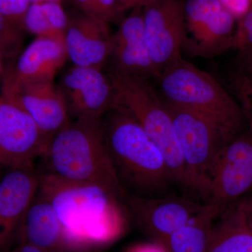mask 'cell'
I'll return each instance as SVG.
<instances>
[{
	"label": "cell",
	"instance_id": "1",
	"mask_svg": "<svg viewBox=\"0 0 252 252\" xmlns=\"http://www.w3.org/2000/svg\"><path fill=\"white\" fill-rule=\"evenodd\" d=\"M38 193L54 206L70 252L106 248L127 230L126 198L104 186L40 172Z\"/></svg>",
	"mask_w": 252,
	"mask_h": 252
},
{
	"label": "cell",
	"instance_id": "2",
	"mask_svg": "<svg viewBox=\"0 0 252 252\" xmlns=\"http://www.w3.org/2000/svg\"><path fill=\"white\" fill-rule=\"evenodd\" d=\"M41 158V172L102 185L127 199L113 163L102 119H71L53 136Z\"/></svg>",
	"mask_w": 252,
	"mask_h": 252
},
{
	"label": "cell",
	"instance_id": "3",
	"mask_svg": "<svg viewBox=\"0 0 252 252\" xmlns=\"http://www.w3.org/2000/svg\"><path fill=\"white\" fill-rule=\"evenodd\" d=\"M102 122L122 182L147 190L162 188L172 180L161 152L130 114L113 108L102 117Z\"/></svg>",
	"mask_w": 252,
	"mask_h": 252
},
{
	"label": "cell",
	"instance_id": "4",
	"mask_svg": "<svg viewBox=\"0 0 252 252\" xmlns=\"http://www.w3.org/2000/svg\"><path fill=\"white\" fill-rule=\"evenodd\" d=\"M162 99L210 118L238 137L248 128L240 104L208 73L183 59L157 78Z\"/></svg>",
	"mask_w": 252,
	"mask_h": 252
},
{
	"label": "cell",
	"instance_id": "5",
	"mask_svg": "<svg viewBox=\"0 0 252 252\" xmlns=\"http://www.w3.org/2000/svg\"><path fill=\"white\" fill-rule=\"evenodd\" d=\"M108 74L115 92L114 108L125 111L140 124L163 156L172 180L191 189L171 116L149 79Z\"/></svg>",
	"mask_w": 252,
	"mask_h": 252
},
{
	"label": "cell",
	"instance_id": "6",
	"mask_svg": "<svg viewBox=\"0 0 252 252\" xmlns=\"http://www.w3.org/2000/svg\"><path fill=\"white\" fill-rule=\"evenodd\" d=\"M163 102L171 116L191 189L204 197L215 158L238 137L200 113Z\"/></svg>",
	"mask_w": 252,
	"mask_h": 252
},
{
	"label": "cell",
	"instance_id": "7",
	"mask_svg": "<svg viewBox=\"0 0 252 252\" xmlns=\"http://www.w3.org/2000/svg\"><path fill=\"white\" fill-rule=\"evenodd\" d=\"M252 191V130L223 147L215 158L207 177L204 197L226 210Z\"/></svg>",
	"mask_w": 252,
	"mask_h": 252
},
{
	"label": "cell",
	"instance_id": "8",
	"mask_svg": "<svg viewBox=\"0 0 252 252\" xmlns=\"http://www.w3.org/2000/svg\"><path fill=\"white\" fill-rule=\"evenodd\" d=\"M182 49L191 56L210 58L230 49L238 19L220 0H185Z\"/></svg>",
	"mask_w": 252,
	"mask_h": 252
},
{
	"label": "cell",
	"instance_id": "9",
	"mask_svg": "<svg viewBox=\"0 0 252 252\" xmlns=\"http://www.w3.org/2000/svg\"><path fill=\"white\" fill-rule=\"evenodd\" d=\"M185 0H149L142 6L144 32L158 77L182 59Z\"/></svg>",
	"mask_w": 252,
	"mask_h": 252
},
{
	"label": "cell",
	"instance_id": "10",
	"mask_svg": "<svg viewBox=\"0 0 252 252\" xmlns=\"http://www.w3.org/2000/svg\"><path fill=\"white\" fill-rule=\"evenodd\" d=\"M58 86L70 119H102L114 108V84L104 69L73 65L63 73Z\"/></svg>",
	"mask_w": 252,
	"mask_h": 252
},
{
	"label": "cell",
	"instance_id": "11",
	"mask_svg": "<svg viewBox=\"0 0 252 252\" xmlns=\"http://www.w3.org/2000/svg\"><path fill=\"white\" fill-rule=\"evenodd\" d=\"M50 140L32 118L18 106L1 98L0 102V167L34 165L42 157Z\"/></svg>",
	"mask_w": 252,
	"mask_h": 252
},
{
	"label": "cell",
	"instance_id": "12",
	"mask_svg": "<svg viewBox=\"0 0 252 252\" xmlns=\"http://www.w3.org/2000/svg\"><path fill=\"white\" fill-rule=\"evenodd\" d=\"M1 79V98L28 113L50 140L71 120L54 81L18 82L5 73Z\"/></svg>",
	"mask_w": 252,
	"mask_h": 252
},
{
	"label": "cell",
	"instance_id": "13",
	"mask_svg": "<svg viewBox=\"0 0 252 252\" xmlns=\"http://www.w3.org/2000/svg\"><path fill=\"white\" fill-rule=\"evenodd\" d=\"M106 67L109 74L148 79L158 77L146 40L142 7L132 9L112 34Z\"/></svg>",
	"mask_w": 252,
	"mask_h": 252
},
{
	"label": "cell",
	"instance_id": "14",
	"mask_svg": "<svg viewBox=\"0 0 252 252\" xmlns=\"http://www.w3.org/2000/svg\"><path fill=\"white\" fill-rule=\"evenodd\" d=\"M126 202L136 222L154 242L158 243L187 223L205 205L177 197L132 196Z\"/></svg>",
	"mask_w": 252,
	"mask_h": 252
},
{
	"label": "cell",
	"instance_id": "15",
	"mask_svg": "<svg viewBox=\"0 0 252 252\" xmlns=\"http://www.w3.org/2000/svg\"><path fill=\"white\" fill-rule=\"evenodd\" d=\"M34 165L9 169L0 180V251L9 246L39 190Z\"/></svg>",
	"mask_w": 252,
	"mask_h": 252
},
{
	"label": "cell",
	"instance_id": "16",
	"mask_svg": "<svg viewBox=\"0 0 252 252\" xmlns=\"http://www.w3.org/2000/svg\"><path fill=\"white\" fill-rule=\"evenodd\" d=\"M112 37L107 23L82 12L69 18L64 38L68 59L75 66L104 69Z\"/></svg>",
	"mask_w": 252,
	"mask_h": 252
},
{
	"label": "cell",
	"instance_id": "17",
	"mask_svg": "<svg viewBox=\"0 0 252 252\" xmlns=\"http://www.w3.org/2000/svg\"><path fill=\"white\" fill-rule=\"evenodd\" d=\"M68 59L63 41L36 37L20 55L14 67L4 70L18 82L54 81Z\"/></svg>",
	"mask_w": 252,
	"mask_h": 252
},
{
	"label": "cell",
	"instance_id": "18",
	"mask_svg": "<svg viewBox=\"0 0 252 252\" xmlns=\"http://www.w3.org/2000/svg\"><path fill=\"white\" fill-rule=\"evenodd\" d=\"M16 237L18 241L46 250L70 252L54 206L38 193L23 217Z\"/></svg>",
	"mask_w": 252,
	"mask_h": 252
},
{
	"label": "cell",
	"instance_id": "19",
	"mask_svg": "<svg viewBox=\"0 0 252 252\" xmlns=\"http://www.w3.org/2000/svg\"><path fill=\"white\" fill-rule=\"evenodd\" d=\"M225 210L216 204L205 203L195 216L160 244L167 252H207L215 221Z\"/></svg>",
	"mask_w": 252,
	"mask_h": 252
},
{
	"label": "cell",
	"instance_id": "20",
	"mask_svg": "<svg viewBox=\"0 0 252 252\" xmlns=\"http://www.w3.org/2000/svg\"><path fill=\"white\" fill-rule=\"evenodd\" d=\"M220 218L207 252H252V225L240 201Z\"/></svg>",
	"mask_w": 252,
	"mask_h": 252
},
{
	"label": "cell",
	"instance_id": "21",
	"mask_svg": "<svg viewBox=\"0 0 252 252\" xmlns=\"http://www.w3.org/2000/svg\"><path fill=\"white\" fill-rule=\"evenodd\" d=\"M81 12L107 24L120 25L127 11L119 0H74Z\"/></svg>",
	"mask_w": 252,
	"mask_h": 252
},
{
	"label": "cell",
	"instance_id": "22",
	"mask_svg": "<svg viewBox=\"0 0 252 252\" xmlns=\"http://www.w3.org/2000/svg\"><path fill=\"white\" fill-rule=\"evenodd\" d=\"M25 30L36 37L50 38L64 42L50 23L41 3H32L25 20Z\"/></svg>",
	"mask_w": 252,
	"mask_h": 252
},
{
	"label": "cell",
	"instance_id": "23",
	"mask_svg": "<svg viewBox=\"0 0 252 252\" xmlns=\"http://www.w3.org/2000/svg\"><path fill=\"white\" fill-rule=\"evenodd\" d=\"M31 0H0V13L8 23L21 31L25 30V20Z\"/></svg>",
	"mask_w": 252,
	"mask_h": 252
},
{
	"label": "cell",
	"instance_id": "24",
	"mask_svg": "<svg viewBox=\"0 0 252 252\" xmlns=\"http://www.w3.org/2000/svg\"><path fill=\"white\" fill-rule=\"evenodd\" d=\"M22 39V31L11 26L0 13V49L4 59H11L17 54Z\"/></svg>",
	"mask_w": 252,
	"mask_h": 252
},
{
	"label": "cell",
	"instance_id": "25",
	"mask_svg": "<svg viewBox=\"0 0 252 252\" xmlns=\"http://www.w3.org/2000/svg\"><path fill=\"white\" fill-rule=\"evenodd\" d=\"M230 49L240 52L252 51V5L237 22L236 31L232 39Z\"/></svg>",
	"mask_w": 252,
	"mask_h": 252
},
{
	"label": "cell",
	"instance_id": "26",
	"mask_svg": "<svg viewBox=\"0 0 252 252\" xmlns=\"http://www.w3.org/2000/svg\"><path fill=\"white\" fill-rule=\"evenodd\" d=\"M41 4L54 31L64 40V33L69 22V17L64 12L61 2L48 1L41 3Z\"/></svg>",
	"mask_w": 252,
	"mask_h": 252
},
{
	"label": "cell",
	"instance_id": "27",
	"mask_svg": "<svg viewBox=\"0 0 252 252\" xmlns=\"http://www.w3.org/2000/svg\"><path fill=\"white\" fill-rule=\"evenodd\" d=\"M235 89L240 106L246 117L248 127L252 130V82L240 74L235 82Z\"/></svg>",
	"mask_w": 252,
	"mask_h": 252
},
{
	"label": "cell",
	"instance_id": "28",
	"mask_svg": "<svg viewBox=\"0 0 252 252\" xmlns=\"http://www.w3.org/2000/svg\"><path fill=\"white\" fill-rule=\"evenodd\" d=\"M237 19L242 16L252 5V0H220Z\"/></svg>",
	"mask_w": 252,
	"mask_h": 252
},
{
	"label": "cell",
	"instance_id": "29",
	"mask_svg": "<svg viewBox=\"0 0 252 252\" xmlns=\"http://www.w3.org/2000/svg\"><path fill=\"white\" fill-rule=\"evenodd\" d=\"M128 252H167L165 248L158 243L140 244L131 248Z\"/></svg>",
	"mask_w": 252,
	"mask_h": 252
},
{
	"label": "cell",
	"instance_id": "30",
	"mask_svg": "<svg viewBox=\"0 0 252 252\" xmlns=\"http://www.w3.org/2000/svg\"><path fill=\"white\" fill-rule=\"evenodd\" d=\"M243 68L241 75L252 82V51L242 53Z\"/></svg>",
	"mask_w": 252,
	"mask_h": 252
},
{
	"label": "cell",
	"instance_id": "31",
	"mask_svg": "<svg viewBox=\"0 0 252 252\" xmlns=\"http://www.w3.org/2000/svg\"><path fill=\"white\" fill-rule=\"evenodd\" d=\"M240 203L245 209V211L246 212L247 215L250 223L252 225V191L251 193L248 194L246 196L244 197Z\"/></svg>",
	"mask_w": 252,
	"mask_h": 252
},
{
	"label": "cell",
	"instance_id": "32",
	"mask_svg": "<svg viewBox=\"0 0 252 252\" xmlns=\"http://www.w3.org/2000/svg\"><path fill=\"white\" fill-rule=\"evenodd\" d=\"M149 0H119L121 4L126 10L142 7Z\"/></svg>",
	"mask_w": 252,
	"mask_h": 252
},
{
	"label": "cell",
	"instance_id": "33",
	"mask_svg": "<svg viewBox=\"0 0 252 252\" xmlns=\"http://www.w3.org/2000/svg\"><path fill=\"white\" fill-rule=\"evenodd\" d=\"M4 59V54H3L2 51H1V49H0V80H1V78H2L3 73H4V64H3Z\"/></svg>",
	"mask_w": 252,
	"mask_h": 252
},
{
	"label": "cell",
	"instance_id": "34",
	"mask_svg": "<svg viewBox=\"0 0 252 252\" xmlns=\"http://www.w3.org/2000/svg\"><path fill=\"white\" fill-rule=\"evenodd\" d=\"M32 3H44L48 2V1H58L61 2L62 0H31Z\"/></svg>",
	"mask_w": 252,
	"mask_h": 252
},
{
	"label": "cell",
	"instance_id": "35",
	"mask_svg": "<svg viewBox=\"0 0 252 252\" xmlns=\"http://www.w3.org/2000/svg\"><path fill=\"white\" fill-rule=\"evenodd\" d=\"M1 96H0V102H1Z\"/></svg>",
	"mask_w": 252,
	"mask_h": 252
}]
</instances>
